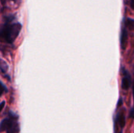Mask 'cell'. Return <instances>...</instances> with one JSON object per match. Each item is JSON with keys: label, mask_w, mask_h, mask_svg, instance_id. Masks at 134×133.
<instances>
[{"label": "cell", "mask_w": 134, "mask_h": 133, "mask_svg": "<svg viewBox=\"0 0 134 133\" xmlns=\"http://www.w3.org/2000/svg\"><path fill=\"white\" fill-rule=\"evenodd\" d=\"M115 122H118L119 125L121 127V129H123L125 125H126V118H125V115L123 114V111H121L120 112L118 113Z\"/></svg>", "instance_id": "5b68a950"}, {"label": "cell", "mask_w": 134, "mask_h": 133, "mask_svg": "<svg viewBox=\"0 0 134 133\" xmlns=\"http://www.w3.org/2000/svg\"><path fill=\"white\" fill-rule=\"evenodd\" d=\"M1 62H2V63H1V71H2V73H5L7 70V68H8V66H7V64L5 63V62L4 61V60H1Z\"/></svg>", "instance_id": "52a82bcc"}, {"label": "cell", "mask_w": 134, "mask_h": 133, "mask_svg": "<svg viewBox=\"0 0 134 133\" xmlns=\"http://www.w3.org/2000/svg\"><path fill=\"white\" fill-rule=\"evenodd\" d=\"M127 41H128V31L127 28L123 26L122 27L121 34H120V45L122 50H125L126 49L127 45Z\"/></svg>", "instance_id": "277c9868"}, {"label": "cell", "mask_w": 134, "mask_h": 133, "mask_svg": "<svg viewBox=\"0 0 134 133\" xmlns=\"http://www.w3.org/2000/svg\"><path fill=\"white\" fill-rule=\"evenodd\" d=\"M122 98H119V102H118V104H117V107H121V106H122Z\"/></svg>", "instance_id": "9c48e42d"}, {"label": "cell", "mask_w": 134, "mask_h": 133, "mask_svg": "<svg viewBox=\"0 0 134 133\" xmlns=\"http://www.w3.org/2000/svg\"><path fill=\"white\" fill-rule=\"evenodd\" d=\"M130 117L132 118H134V109L133 108L130 111Z\"/></svg>", "instance_id": "8fae6325"}, {"label": "cell", "mask_w": 134, "mask_h": 133, "mask_svg": "<svg viewBox=\"0 0 134 133\" xmlns=\"http://www.w3.org/2000/svg\"><path fill=\"white\" fill-rule=\"evenodd\" d=\"M19 116L12 111H9L7 117L2 120L0 124L1 132L6 131V133H19L20 125L18 122Z\"/></svg>", "instance_id": "7a4b0ae2"}, {"label": "cell", "mask_w": 134, "mask_h": 133, "mask_svg": "<svg viewBox=\"0 0 134 133\" xmlns=\"http://www.w3.org/2000/svg\"><path fill=\"white\" fill-rule=\"evenodd\" d=\"M122 73L123 78L122 79V88L124 90H128L131 86V76L124 67H122Z\"/></svg>", "instance_id": "3957f363"}, {"label": "cell", "mask_w": 134, "mask_h": 133, "mask_svg": "<svg viewBox=\"0 0 134 133\" xmlns=\"http://www.w3.org/2000/svg\"><path fill=\"white\" fill-rule=\"evenodd\" d=\"M124 26L129 30L134 31V19L130 18V17L125 18L124 19Z\"/></svg>", "instance_id": "8992f818"}, {"label": "cell", "mask_w": 134, "mask_h": 133, "mask_svg": "<svg viewBox=\"0 0 134 133\" xmlns=\"http://www.w3.org/2000/svg\"><path fill=\"white\" fill-rule=\"evenodd\" d=\"M133 109H134V83L133 86Z\"/></svg>", "instance_id": "4fadbf2b"}, {"label": "cell", "mask_w": 134, "mask_h": 133, "mask_svg": "<svg viewBox=\"0 0 134 133\" xmlns=\"http://www.w3.org/2000/svg\"><path fill=\"white\" fill-rule=\"evenodd\" d=\"M130 5L132 9H134V0H130Z\"/></svg>", "instance_id": "30bf717a"}, {"label": "cell", "mask_w": 134, "mask_h": 133, "mask_svg": "<svg viewBox=\"0 0 134 133\" xmlns=\"http://www.w3.org/2000/svg\"><path fill=\"white\" fill-rule=\"evenodd\" d=\"M13 18L11 15L7 16L5 17L6 21L2 26L0 31V35L2 40L9 44H12L15 41V39L19 35L22 27L21 24L19 22L12 23L11 21L13 20Z\"/></svg>", "instance_id": "6da1fadb"}, {"label": "cell", "mask_w": 134, "mask_h": 133, "mask_svg": "<svg viewBox=\"0 0 134 133\" xmlns=\"http://www.w3.org/2000/svg\"><path fill=\"white\" fill-rule=\"evenodd\" d=\"M1 85H2V93L1 94H2L3 92H8V90H7V88L5 86V85L1 82Z\"/></svg>", "instance_id": "ba28073f"}, {"label": "cell", "mask_w": 134, "mask_h": 133, "mask_svg": "<svg viewBox=\"0 0 134 133\" xmlns=\"http://www.w3.org/2000/svg\"><path fill=\"white\" fill-rule=\"evenodd\" d=\"M5 101H2V103H1V111H2V109L4 108V105H5Z\"/></svg>", "instance_id": "7c38bea8"}]
</instances>
